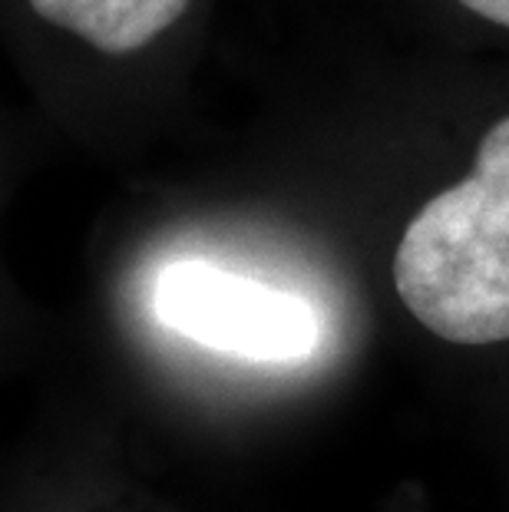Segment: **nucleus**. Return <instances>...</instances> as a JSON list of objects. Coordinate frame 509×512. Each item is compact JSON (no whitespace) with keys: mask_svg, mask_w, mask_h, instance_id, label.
I'll return each instance as SVG.
<instances>
[{"mask_svg":"<svg viewBox=\"0 0 509 512\" xmlns=\"http://www.w3.org/2000/svg\"><path fill=\"white\" fill-rule=\"evenodd\" d=\"M153 311L169 331L245 361H301L318 344V318L305 298L199 258L162 268Z\"/></svg>","mask_w":509,"mask_h":512,"instance_id":"nucleus-2","label":"nucleus"},{"mask_svg":"<svg viewBox=\"0 0 509 512\" xmlns=\"http://www.w3.org/2000/svg\"><path fill=\"white\" fill-rule=\"evenodd\" d=\"M30 7L96 50L133 53L166 34L189 10V0H30Z\"/></svg>","mask_w":509,"mask_h":512,"instance_id":"nucleus-3","label":"nucleus"},{"mask_svg":"<svg viewBox=\"0 0 509 512\" xmlns=\"http://www.w3.org/2000/svg\"><path fill=\"white\" fill-rule=\"evenodd\" d=\"M463 7L473 10L476 17L490 20V24H500L509 30V0H460Z\"/></svg>","mask_w":509,"mask_h":512,"instance_id":"nucleus-4","label":"nucleus"},{"mask_svg":"<svg viewBox=\"0 0 509 512\" xmlns=\"http://www.w3.org/2000/svg\"><path fill=\"white\" fill-rule=\"evenodd\" d=\"M394 288L443 341H509V116L483 133L470 176L410 219L394 252Z\"/></svg>","mask_w":509,"mask_h":512,"instance_id":"nucleus-1","label":"nucleus"}]
</instances>
